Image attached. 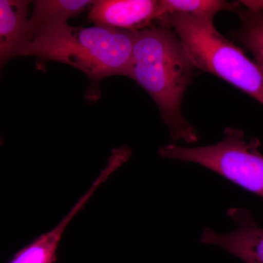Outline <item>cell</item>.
Wrapping results in <instances>:
<instances>
[{
  "instance_id": "52a82bcc",
  "label": "cell",
  "mask_w": 263,
  "mask_h": 263,
  "mask_svg": "<svg viewBox=\"0 0 263 263\" xmlns=\"http://www.w3.org/2000/svg\"><path fill=\"white\" fill-rule=\"evenodd\" d=\"M107 180L105 175H99L89 190L79 199L70 212L54 228L24 246L13 256L8 263H56L58 259L59 247L67 227L77 214L84 209L95 192Z\"/></svg>"
},
{
  "instance_id": "5b68a950",
  "label": "cell",
  "mask_w": 263,
  "mask_h": 263,
  "mask_svg": "<svg viewBox=\"0 0 263 263\" xmlns=\"http://www.w3.org/2000/svg\"><path fill=\"white\" fill-rule=\"evenodd\" d=\"M228 215L236 223L235 230L221 234L205 228L200 242L220 247L245 263H263V228L253 214L248 209L235 208L228 211Z\"/></svg>"
},
{
  "instance_id": "7a4b0ae2",
  "label": "cell",
  "mask_w": 263,
  "mask_h": 263,
  "mask_svg": "<svg viewBox=\"0 0 263 263\" xmlns=\"http://www.w3.org/2000/svg\"><path fill=\"white\" fill-rule=\"evenodd\" d=\"M135 32L95 25L71 27L67 23L45 26L27 32L20 57L58 62L81 70L99 90L100 81L128 76Z\"/></svg>"
},
{
  "instance_id": "4fadbf2b",
  "label": "cell",
  "mask_w": 263,
  "mask_h": 263,
  "mask_svg": "<svg viewBox=\"0 0 263 263\" xmlns=\"http://www.w3.org/2000/svg\"><path fill=\"white\" fill-rule=\"evenodd\" d=\"M3 140H2V138H0V146H1L2 144H3Z\"/></svg>"
},
{
  "instance_id": "277c9868",
  "label": "cell",
  "mask_w": 263,
  "mask_h": 263,
  "mask_svg": "<svg viewBox=\"0 0 263 263\" xmlns=\"http://www.w3.org/2000/svg\"><path fill=\"white\" fill-rule=\"evenodd\" d=\"M259 146L257 138L247 140L241 129L227 127L222 139L215 144L164 145L158 154L164 159L200 164L263 198V155Z\"/></svg>"
},
{
  "instance_id": "6da1fadb",
  "label": "cell",
  "mask_w": 263,
  "mask_h": 263,
  "mask_svg": "<svg viewBox=\"0 0 263 263\" xmlns=\"http://www.w3.org/2000/svg\"><path fill=\"white\" fill-rule=\"evenodd\" d=\"M197 70L177 34L160 24L135 32L127 77L153 99L174 141L196 143L195 128L183 117V95L193 83Z\"/></svg>"
},
{
  "instance_id": "9c48e42d",
  "label": "cell",
  "mask_w": 263,
  "mask_h": 263,
  "mask_svg": "<svg viewBox=\"0 0 263 263\" xmlns=\"http://www.w3.org/2000/svg\"><path fill=\"white\" fill-rule=\"evenodd\" d=\"M89 0H37L33 2L27 32L60 23L79 16L92 4Z\"/></svg>"
},
{
  "instance_id": "ba28073f",
  "label": "cell",
  "mask_w": 263,
  "mask_h": 263,
  "mask_svg": "<svg viewBox=\"0 0 263 263\" xmlns=\"http://www.w3.org/2000/svg\"><path fill=\"white\" fill-rule=\"evenodd\" d=\"M31 3L27 0H0V76L7 62L21 56Z\"/></svg>"
},
{
  "instance_id": "3957f363",
  "label": "cell",
  "mask_w": 263,
  "mask_h": 263,
  "mask_svg": "<svg viewBox=\"0 0 263 263\" xmlns=\"http://www.w3.org/2000/svg\"><path fill=\"white\" fill-rule=\"evenodd\" d=\"M177 34L197 70L204 71L249 95L263 105V72L255 62L223 36L214 21L192 15H166L159 19Z\"/></svg>"
},
{
  "instance_id": "30bf717a",
  "label": "cell",
  "mask_w": 263,
  "mask_h": 263,
  "mask_svg": "<svg viewBox=\"0 0 263 263\" xmlns=\"http://www.w3.org/2000/svg\"><path fill=\"white\" fill-rule=\"evenodd\" d=\"M240 5L239 2L229 3L223 0H160L158 20L166 15L187 14L214 21L219 12H236Z\"/></svg>"
},
{
  "instance_id": "8992f818",
  "label": "cell",
  "mask_w": 263,
  "mask_h": 263,
  "mask_svg": "<svg viewBox=\"0 0 263 263\" xmlns=\"http://www.w3.org/2000/svg\"><path fill=\"white\" fill-rule=\"evenodd\" d=\"M88 18L95 25L138 32L151 28L159 18L157 0H96Z\"/></svg>"
},
{
  "instance_id": "7c38bea8",
  "label": "cell",
  "mask_w": 263,
  "mask_h": 263,
  "mask_svg": "<svg viewBox=\"0 0 263 263\" xmlns=\"http://www.w3.org/2000/svg\"><path fill=\"white\" fill-rule=\"evenodd\" d=\"M239 3L245 7L246 10L250 12H260L263 10V0H245L239 1Z\"/></svg>"
},
{
  "instance_id": "8fae6325",
  "label": "cell",
  "mask_w": 263,
  "mask_h": 263,
  "mask_svg": "<svg viewBox=\"0 0 263 263\" xmlns=\"http://www.w3.org/2000/svg\"><path fill=\"white\" fill-rule=\"evenodd\" d=\"M240 19L239 28L230 32V37L245 46L253 54L255 63L263 72V10H237Z\"/></svg>"
}]
</instances>
